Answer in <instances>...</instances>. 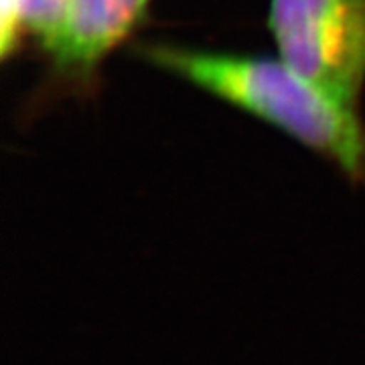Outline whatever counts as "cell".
Here are the masks:
<instances>
[{
	"instance_id": "3",
	"label": "cell",
	"mask_w": 365,
	"mask_h": 365,
	"mask_svg": "<svg viewBox=\"0 0 365 365\" xmlns=\"http://www.w3.org/2000/svg\"><path fill=\"white\" fill-rule=\"evenodd\" d=\"M150 0H69L63 25L45 49L73 73L91 71L128 37Z\"/></svg>"
},
{
	"instance_id": "1",
	"label": "cell",
	"mask_w": 365,
	"mask_h": 365,
	"mask_svg": "<svg viewBox=\"0 0 365 365\" xmlns=\"http://www.w3.org/2000/svg\"><path fill=\"white\" fill-rule=\"evenodd\" d=\"M144 59L278 126L365 181V128L355 108L335 102L282 59L148 45Z\"/></svg>"
},
{
	"instance_id": "2",
	"label": "cell",
	"mask_w": 365,
	"mask_h": 365,
	"mask_svg": "<svg viewBox=\"0 0 365 365\" xmlns=\"http://www.w3.org/2000/svg\"><path fill=\"white\" fill-rule=\"evenodd\" d=\"M270 29L287 66L355 108L365 81V0H272Z\"/></svg>"
}]
</instances>
